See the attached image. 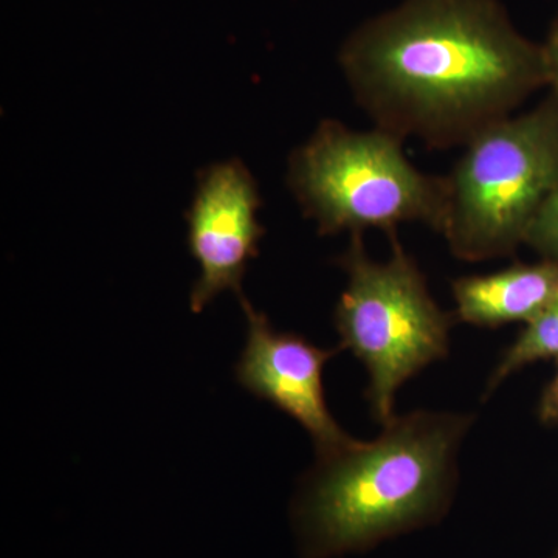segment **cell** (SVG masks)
<instances>
[{
	"mask_svg": "<svg viewBox=\"0 0 558 558\" xmlns=\"http://www.w3.org/2000/svg\"><path fill=\"white\" fill-rule=\"evenodd\" d=\"M340 64L379 130L446 149L548 84L543 47L498 0H405L363 24Z\"/></svg>",
	"mask_w": 558,
	"mask_h": 558,
	"instance_id": "1",
	"label": "cell"
},
{
	"mask_svg": "<svg viewBox=\"0 0 558 558\" xmlns=\"http://www.w3.org/2000/svg\"><path fill=\"white\" fill-rule=\"evenodd\" d=\"M473 424L469 413L414 410L389 418L376 439L318 458L293 502L301 557L365 553L440 523Z\"/></svg>",
	"mask_w": 558,
	"mask_h": 558,
	"instance_id": "2",
	"label": "cell"
},
{
	"mask_svg": "<svg viewBox=\"0 0 558 558\" xmlns=\"http://www.w3.org/2000/svg\"><path fill=\"white\" fill-rule=\"evenodd\" d=\"M558 175V101L476 132L446 175L438 233L468 263L502 258L524 244Z\"/></svg>",
	"mask_w": 558,
	"mask_h": 558,
	"instance_id": "3",
	"label": "cell"
},
{
	"mask_svg": "<svg viewBox=\"0 0 558 558\" xmlns=\"http://www.w3.org/2000/svg\"><path fill=\"white\" fill-rule=\"evenodd\" d=\"M396 234H389L387 260L371 258L362 233L351 234L339 259L348 286L333 311L340 348L349 349L368 373L365 398L380 425L396 416L402 385L449 355L457 319L440 310L416 260Z\"/></svg>",
	"mask_w": 558,
	"mask_h": 558,
	"instance_id": "4",
	"label": "cell"
},
{
	"mask_svg": "<svg viewBox=\"0 0 558 558\" xmlns=\"http://www.w3.org/2000/svg\"><path fill=\"white\" fill-rule=\"evenodd\" d=\"M402 143L379 128L352 131L326 120L293 153L289 185L319 234L379 229L389 236L405 222L439 231L446 179L417 170Z\"/></svg>",
	"mask_w": 558,
	"mask_h": 558,
	"instance_id": "5",
	"label": "cell"
},
{
	"mask_svg": "<svg viewBox=\"0 0 558 558\" xmlns=\"http://www.w3.org/2000/svg\"><path fill=\"white\" fill-rule=\"evenodd\" d=\"M247 317V343L236 365V379L258 399L267 400L310 433L318 458L354 442L337 424L326 403L323 369L341 348L323 349L293 332H282L240 296Z\"/></svg>",
	"mask_w": 558,
	"mask_h": 558,
	"instance_id": "6",
	"label": "cell"
},
{
	"mask_svg": "<svg viewBox=\"0 0 558 558\" xmlns=\"http://www.w3.org/2000/svg\"><path fill=\"white\" fill-rule=\"evenodd\" d=\"M259 207L258 186L241 161L202 172L189 213V247L201 266L190 296L194 314L226 290L241 296L242 278L264 234Z\"/></svg>",
	"mask_w": 558,
	"mask_h": 558,
	"instance_id": "7",
	"label": "cell"
},
{
	"mask_svg": "<svg viewBox=\"0 0 558 558\" xmlns=\"http://www.w3.org/2000/svg\"><path fill=\"white\" fill-rule=\"evenodd\" d=\"M454 317L478 328H499L537 317L558 296V260L512 264L490 275L451 282Z\"/></svg>",
	"mask_w": 558,
	"mask_h": 558,
	"instance_id": "8",
	"label": "cell"
},
{
	"mask_svg": "<svg viewBox=\"0 0 558 558\" xmlns=\"http://www.w3.org/2000/svg\"><path fill=\"white\" fill-rule=\"evenodd\" d=\"M549 359L558 360V296L537 317L526 323L515 341L502 352L488 376L483 399L490 398L517 371Z\"/></svg>",
	"mask_w": 558,
	"mask_h": 558,
	"instance_id": "9",
	"label": "cell"
},
{
	"mask_svg": "<svg viewBox=\"0 0 558 558\" xmlns=\"http://www.w3.org/2000/svg\"><path fill=\"white\" fill-rule=\"evenodd\" d=\"M524 244L537 250L546 259L558 260V175L529 226Z\"/></svg>",
	"mask_w": 558,
	"mask_h": 558,
	"instance_id": "10",
	"label": "cell"
},
{
	"mask_svg": "<svg viewBox=\"0 0 558 558\" xmlns=\"http://www.w3.org/2000/svg\"><path fill=\"white\" fill-rule=\"evenodd\" d=\"M537 414L542 424H558V368L556 376L550 379L539 396Z\"/></svg>",
	"mask_w": 558,
	"mask_h": 558,
	"instance_id": "11",
	"label": "cell"
},
{
	"mask_svg": "<svg viewBox=\"0 0 558 558\" xmlns=\"http://www.w3.org/2000/svg\"><path fill=\"white\" fill-rule=\"evenodd\" d=\"M543 53H545L548 84L553 87L554 98L558 101V20L554 24L548 43H546V46H543Z\"/></svg>",
	"mask_w": 558,
	"mask_h": 558,
	"instance_id": "12",
	"label": "cell"
},
{
	"mask_svg": "<svg viewBox=\"0 0 558 558\" xmlns=\"http://www.w3.org/2000/svg\"><path fill=\"white\" fill-rule=\"evenodd\" d=\"M553 558H558V550H557V553H556V556H554Z\"/></svg>",
	"mask_w": 558,
	"mask_h": 558,
	"instance_id": "13",
	"label": "cell"
}]
</instances>
